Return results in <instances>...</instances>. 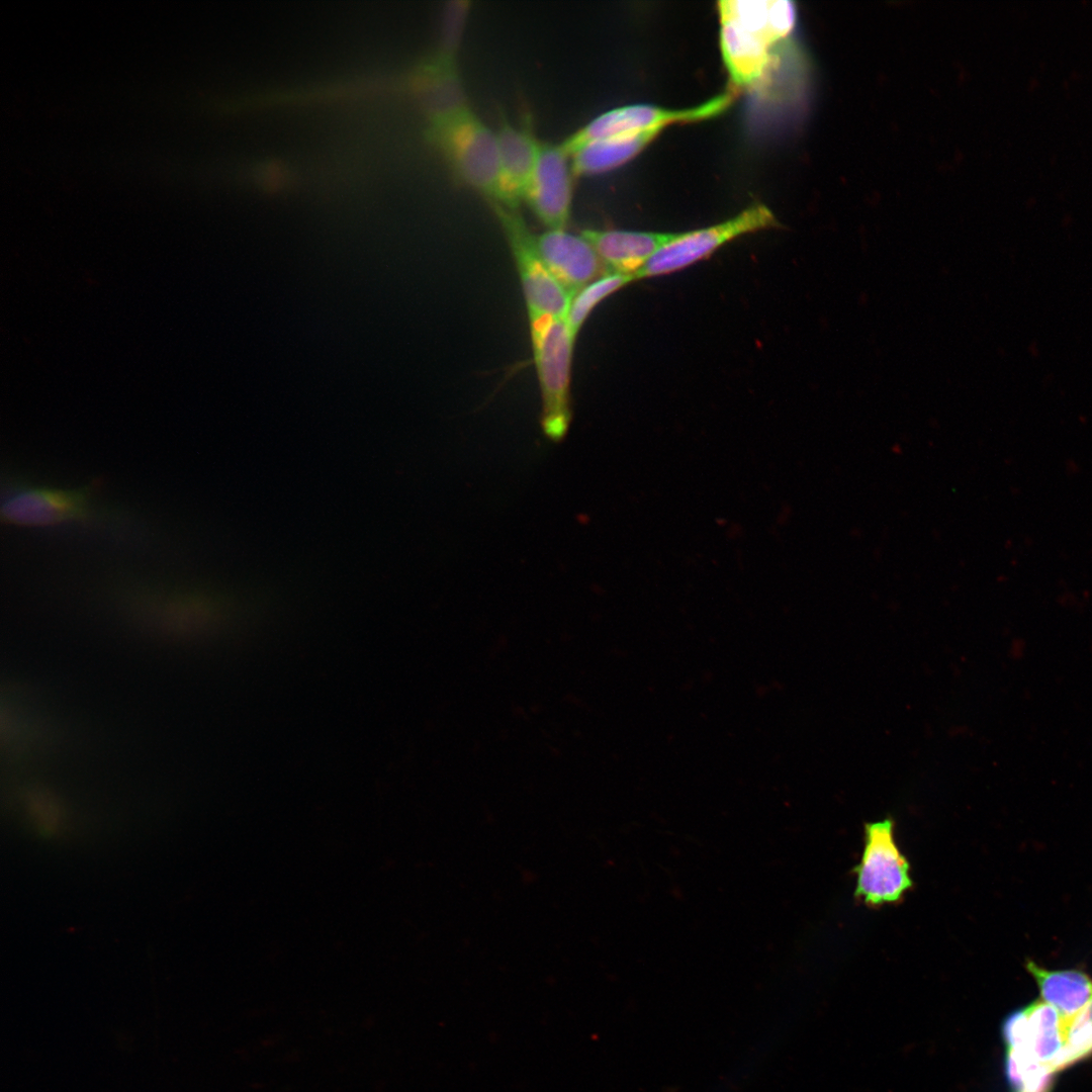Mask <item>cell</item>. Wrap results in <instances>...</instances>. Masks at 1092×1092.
Returning <instances> with one entry per match:
<instances>
[{
	"mask_svg": "<svg viewBox=\"0 0 1092 1092\" xmlns=\"http://www.w3.org/2000/svg\"><path fill=\"white\" fill-rule=\"evenodd\" d=\"M425 89L430 140L464 184L498 202L500 173L495 133L467 103L459 74L438 75L425 83Z\"/></svg>",
	"mask_w": 1092,
	"mask_h": 1092,
	"instance_id": "cell-1",
	"label": "cell"
},
{
	"mask_svg": "<svg viewBox=\"0 0 1092 1092\" xmlns=\"http://www.w3.org/2000/svg\"><path fill=\"white\" fill-rule=\"evenodd\" d=\"M534 362L542 396V428L552 440L569 427L570 375L576 337L565 317L529 322Z\"/></svg>",
	"mask_w": 1092,
	"mask_h": 1092,
	"instance_id": "cell-2",
	"label": "cell"
},
{
	"mask_svg": "<svg viewBox=\"0 0 1092 1092\" xmlns=\"http://www.w3.org/2000/svg\"><path fill=\"white\" fill-rule=\"evenodd\" d=\"M778 225L772 211L766 205L756 203L716 224L680 232L635 273V281L680 271L735 239Z\"/></svg>",
	"mask_w": 1092,
	"mask_h": 1092,
	"instance_id": "cell-3",
	"label": "cell"
},
{
	"mask_svg": "<svg viewBox=\"0 0 1092 1092\" xmlns=\"http://www.w3.org/2000/svg\"><path fill=\"white\" fill-rule=\"evenodd\" d=\"M493 208L516 263L528 318L566 317L571 298L544 264L536 236L516 208L499 203H493Z\"/></svg>",
	"mask_w": 1092,
	"mask_h": 1092,
	"instance_id": "cell-4",
	"label": "cell"
},
{
	"mask_svg": "<svg viewBox=\"0 0 1092 1092\" xmlns=\"http://www.w3.org/2000/svg\"><path fill=\"white\" fill-rule=\"evenodd\" d=\"M727 91L690 108L670 109L649 104L627 105L609 110L573 132L560 144L570 156L582 146L612 136L637 132L655 126L689 123L716 117L734 100Z\"/></svg>",
	"mask_w": 1092,
	"mask_h": 1092,
	"instance_id": "cell-5",
	"label": "cell"
},
{
	"mask_svg": "<svg viewBox=\"0 0 1092 1092\" xmlns=\"http://www.w3.org/2000/svg\"><path fill=\"white\" fill-rule=\"evenodd\" d=\"M855 873V896L868 905L896 902L911 888L909 863L896 844L891 818L864 825V847Z\"/></svg>",
	"mask_w": 1092,
	"mask_h": 1092,
	"instance_id": "cell-6",
	"label": "cell"
},
{
	"mask_svg": "<svg viewBox=\"0 0 1092 1092\" xmlns=\"http://www.w3.org/2000/svg\"><path fill=\"white\" fill-rule=\"evenodd\" d=\"M570 156L561 144H541L524 199L548 230H565L572 201Z\"/></svg>",
	"mask_w": 1092,
	"mask_h": 1092,
	"instance_id": "cell-7",
	"label": "cell"
},
{
	"mask_svg": "<svg viewBox=\"0 0 1092 1092\" xmlns=\"http://www.w3.org/2000/svg\"><path fill=\"white\" fill-rule=\"evenodd\" d=\"M92 486L73 489L25 487L10 495L1 507V519L7 524L46 527L88 518L91 512Z\"/></svg>",
	"mask_w": 1092,
	"mask_h": 1092,
	"instance_id": "cell-8",
	"label": "cell"
},
{
	"mask_svg": "<svg viewBox=\"0 0 1092 1092\" xmlns=\"http://www.w3.org/2000/svg\"><path fill=\"white\" fill-rule=\"evenodd\" d=\"M536 246L544 264L570 298L606 274L597 251L581 234L547 230L536 236Z\"/></svg>",
	"mask_w": 1092,
	"mask_h": 1092,
	"instance_id": "cell-9",
	"label": "cell"
},
{
	"mask_svg": "<svg viewBox=\"0 0 1092 1092\" xmlns=\"http://www.w3.org/2000/svg\"><path fill=\"white\" fill-rule=\"evenodd\" d=\"M581 235L597 251L606 273L634 277L653 255L677 238L679 233L584 230Z\"/></svg>",
	"mask_w": 1092,
	"mask_h": 1092,
	"instance_id": "cell-10",
	"label": "cell"
},
{
	"mask_svg": "<svg viewBox=\"0 0 1092 1092\" xmlns=\"http://www.w3.org/2000/svg\"><path fill=\"white\" fill-rule=\"evenodd\" d=\"M500 173V197L498 202L517 208L524 199L533 175L541 148L527 127H518L507 121L494 132Z\"/></svg>",
	"mask_w": 1092,
	"mask_h": 1092,
	"instance_id": "cell-11",
	"label": "cell"
},
{
	"mask_svg": "<svg viewBox=\"0 0 1092 1092\" xmlns=\"http://www.w3.org/2000/svg\"><path fill=\"white\" fill-rule=\"evenodd\" d=\"M720 20V50L730 81L736 88L758 85L766 75L774 48L732 20Z\"/></svg>",
	"mask_w": 1092,
	"mask_h": 1092,
	"instance_id": "cell-12",
	"label": "cell"
},
{
	"mask_svg": "<svg viewBox=\"0 0 1092 1092\" xmlns=\"http://www.w3.org/2000/svg\"><path fill=\"white\" fill-rule=\"evenodd\" d=\"M719 18L734 21L763 38L771 48L784 42L795 26L794 3L786 0L718 2Z\"/></svg>",
	"mask_w": 1092,
	"mask_h": 1092,
	"instance_id": "cell-13",
	"label": "cell"
},
{
	"mask_svg": "<svg viewBox=\"0 0 1092 1092\" xmlns=\"http://www.w3.org/2000/svg\"><path fill=\"white\" fill-rule=\"evenodd\" d=\"M666 126L588 143L570 155L573 176L604 173L618 168L642 152Z\"/></svg>",
	"mask_w": 1092,
	"mask_h": 1092,
	"instance_id": "cell-14",
	"label": "cell"
},
{
	"mask_svg": "<svg viewBox=\"0 0 1092 1092\" xmlns=\"http://www.w3.org/2000/svg\"><path fill=\"white\" fill-rule=\"evenodd\" d=\"M1027 972L1035 980L1041 1000L1064 1017L1078 1013L1092 999V979L1077 970L1051 971L1027 961Z\"/></svg>",
	"mask_w": 1092,
	"mask_h": 1092,
	"instance_id": "cell-15",
	"label": "cell"
},
{
	"mask_svg": "<svg viewBox=\"0 0 1092 1092\" xmlns=\"http://www.w3.org/2000/svg\"><path fill=\"white\" fill-rule=\"evenodd\" d=\"M148 616L150 626L163 636L186 638L203 629L208 612L197 600L174 598L156 605Z\"/></svg>",
	"mask_w": 1092,
	"mask_h": 1092,
	"instance_id": "cell-16",
	"label": "cell"
},
{
	"mask_svg": "<svg viewBox=\"0 0 1092 1092\" xmlns=\"http://www.w3.org/2000/svg\"><path fill=\"white\" fill-rule=\"evenodd\" d=\"M632 275L606 273L580 289L572 298L566 314V322L577 337L585 321L604 299L634 282Z\"/></svg>",
	"mask_w": 1092,
	"mask_h": 1092,
	"instance_id": "cell-17",
	"label": "cell"
},
{
	"mask_svg": "<svg viewBox=\"0 0 1092 1092\" xmlns=\"http://www.w3.org/2000/svg\"><path fill=\"white\" fill-rule=\"evenodd\" d=\"M1012 1092H1051L1055 1073L1035 1063L1005 1060Z\"/></svg>",
	"mask_w": 1092,
	"mask_h": 1092,
	"instance_id": "cell-18",
	"label": "cell"
}]
</instances>
